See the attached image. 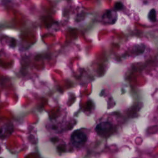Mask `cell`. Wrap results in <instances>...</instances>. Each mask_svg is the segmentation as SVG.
<instances>
[{"instance_id": "obj_1", "label": "cell", "mask_w": 158, "mask_h": 158, "mask_svg": "<svg viewBox=\"0 0 158 158\" xmlns=\"http://www.w3.org/2000/svg\"><path fill=\"white\" fill-rule=\"evenodd\" d=\"M114 127L109 122H103L99 123L95 128L96 133L103 138L109 137L114 132Z\"/></svg>"}, {"instance_id": "obj_2", "label": "cell", "mask_w": 158, "mask_h": 158, "mask_svg": "<svg viewBox=\"0 0 158 158\" xmlns=\"http://www.w3.org/2000/svg\"><path fill=\"white\" fill-rule=\"evenodd\" d=\"M86 135L80 130L73 131L70 136V141L72 145L77 148L82 147L86 143Z\"/></svg>"}, {"instance_id": "obj_3", "label": "cell", "mask_w": 158, "mask_h": 158, "mask_svg": "<svg viewBox=\"0 0 158 158\" xmlns=\"http://www.w3.org/2000/svg\"><path fill=\"white\" fill-rule=\"evenodd\" d=\"M102 19L106 23H114L117 19V15L113 10H107L102 15Z\"/></svg>"}, {"instance_id": "obj_4", "label": "cell", "mask_w": 158, "mask_h": 158, "mask_svg": "<svg viewBox=\"0 0 158 158\" xmlns=\"http://www.w3.org/2000/svg\"><path fill=\"white\" fill-rule=\"evenodd\" d=\"M148 18L152 22H154L156 21V12L154 9H151L149 11L148 14Z\"/></svg>"}, {"instance_id": "obj_5", "label": "cell", "mask_w": 158, "mask_h": 158, "mask_svg": "<svg viewBox=\"0 0 158 158\" xmlns=\"http://www.w3.org/2000/svg\"><path fill=\"white\" fill-rule=\"evenodd\" d=\"M5 125L6 130H13V129H12V128H10V125ZM4 131H5V130H4V128H3V127H1V128L0 129V137H1V136H2V135L4 134ZM8 133L10 134V133H12V131H8Z\"/></svg>"}, {"instance_id": "obj_6", "label": "cell", "mask_w": 158, "mask_h": 158, "mask_svg": "<svg viewBox=\"0 0 158 158\" xmlns=\"http://www.w3.org/2000/svg\"><path fill=\"white\" fill-rule=\"evenodd\" d=\"M123 7V4L121 2H117L115 4V9L116 10H120Z\"/></svg>"}]
</instances>
